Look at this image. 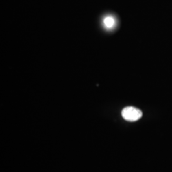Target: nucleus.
Here are the masks:
<instances>
[{
    "mask_svg": "<svg viewBox=\"0 0 172 172\" xmlns=\"http://www.w3.org/2000/svg\"><path fill=\"white\" fill-rule=\"evenodd\" d=\"M122 116L126 121L134 122L139 120L142 117V112L133 107H127L122 111Z\"/></svg>",
    "mask_w": 172,
    "mask_h": 172,
    "instance_id": "1",
    "label": "nucleus"
},
{
    "mask_svg": "<svg viewBox=\"0 0 172 172\" xmlns=\"http://www.w3.org/2000/svg\"><path fill=\"white\" fill-rule=\"evenodd\" d=\"M103 23L106 29L110 30L115 27V25H116V21L113 16L108 15V16H106L103 19Z\"/></svg>",
    "mask_w": 172,
    "mask_h": 172,
    "instance_id": "2",
    "label": "nucleus"
}]
</instances>
